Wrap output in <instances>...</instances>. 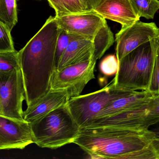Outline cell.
Returning <instances> with one entry per match:
<instances>
[{
	"instance_id": "6da1fadb",
	"label": "cell",
	"mask_w": 159,
	"mask_h": 159,
	"mask_svg": "<svg viewBox=\"0 0 159 159\" xmlns=\"http://www.w3.org/2000/svg\"><path fill=\"white\" fill-rule=\"evenodd\" d=\"M73 143L93 158L159 159V141L149 129L83 128Z\"/></svg>"
},
{
	"instance_id": "7a4b0ae2",
	"label": "cell",
	"mask_w": 159,
	"mask_h": 159,
	"mask_svg": "<svg viewBox=\"0 0 159 159\" xmlns=\"http://www.w3.org/2000/svg\"><path fill=\"white\" fill-rule=\"evenodd\" d=\"M60 28L56 17L50 16L38 32L18 51L27 106L49 90L55 69V54Z\"/></svg>"
},
{
	"instance_id": "3957f363",
	"label": "cell",
	"mask_w": 159,
	"mask_h": 159,
	"mask_svg": "<svg viewBox=\"0 0 159 159\" xmlns=\"http://www.w3.org/2000/svg\"><path fill=\"white\" fill-rule=\"evenodd\" d=\"M30 124L34 143L51 149L73 143L80 129L66 105Z\"/></svg>"
},
{
	"instance_id": "277c9868",
	"label": "cell",
	"mask_w": 159,
	"mask_h": 159,
	"mask_svg": "<svg viewBox=\"0 0 159 159\" xmlns=\"http://www.w3.org/2000/svg\"><path fill=\"white\" fill-rule=\"evenodd\" d=\"M159 37L131 51L119 61V70L114 77L117 87L132 91H146L150 82Z\"/></svg>"
},
{
	"instance_id": "5b68a950",
	"label": "cell",
	"mask_w": 159,
	"mask_h": 159,
	"mask_svg": "<svg viewBox=\"0 0 159 159\" xmlns=\"http://www.w3.org/2000/svg\"><path fill=\"white\" fill-rule=\"evenodd\" d=\"M159 122V95L135 108L113 115L90 119L82 128L99 127L148 129Z\"/></svg>"
},
{
	"instance_id": "8992f818",
	"label": "cell",
	"mask_w": 159,
	"mask_h": 159,
	"mask_svg": "<svg viewBox=\"0 0 159 159\" xmlns=\"http://www.w3.org/2000/svg\"><path fill=\"white\" fill-rule=\"evenodd\" d=\"M132 90L117 87L113 78L100 90L85 95L71 97L66 105L80 129L96 117L104 108L117 98Z\"/></svg>"
},
{
	"instance_id": "52a82bcc",
	"label": "cell",
	"mask_w": 159,
	"mask_h": 159,
	"mask_svg": "<svg viewBox=\"0 0 159 159\" xmlns=\"http://www.w3.org/2000/svg\"><path fill=\"white\" fill-rule=\"evenodd\" d=\"M96 61L92 58L66 66L60 71H54L50 79L49 90L65 91L70 98L80 95L88 83L95 78Z\"/></svg>"
},
{
	"instance_id": "ba28073f",
	"label": "cell",
	"mask_w": 159,
	"mask_h": 159,
	"mask_svg": "<svg viewBox=\"0 0 159 159\" xmlns=\"http://www.w3.org/2000/svg\"><path fill=\"white\" fill-rule=\"evenodd\" d=\"M25 90L21 69L0 73L1 115L23 120Z\"/></svg>"
},
{
	"instance_id": "9c48e42d",
	"label": "cell",
	"mask_w": 159,
	"mask_h": 159,
	"mask_svg": "<svg viewBox=\"0 0 159 159\" xmlns=\"http://www.w3.org/2000/svg\"><path fill=\"white\" fill-rule=\"evenodd\" d=\"M159 37V28L154 22L138 21L132 25L121 27L116 35V56L119 61L139 46Z\"/></svg>"
},
{
	"instance_id": "30bf717a",
	"label": "cell",
	"mask_w": 159,
	"mask_h": 159,
	"mask_svg": "<svg viewBox=\"0 0 159 159\" xmlns=\"http://www.w3.org/2000/svg\"><path fill=\"white\" fill-rule=\"evenodd\" d=\"M32 143L30 123L0 114V150L23 149Z\"/></svg>"
},
{
	"instance_id": "8fae6325",
	"label": "cell",
	"mask_w": 159,
	"mask_h": 159,
	"mask_svg": "<svg viewBox=\"0 0 159 159\" xmlns=\"http://www.w3.org/2000/svg\"><path fill=\"white\" fill-rule=\"evenodd\" d=\"M56 18L60 29L92 41L107 23L105 19L93 11Z\"/></svg>"
},
{
	"instance_id": "7c38bea8",
	"label": "cell",
	"mask_w": 159,
	"mask_h": 159,
	"mask_svg": "<svg viewBox=\"0 0 159 159\" xmlns=\"http://www.w3.org/2000/svg\"><path fill=\"white\" fill-rule=\"evenodd\" d=\"M93 11L105 19L129 26L140 20L135 13L131 0H101Z\"/></svg>"
},
{
	"instance_id": "4fadbf2b",
	"label": "cell",
	"mask_w": 159,
	"mask_h": 159,
	"mask_svg": "<svg viewBox=\"0 0 159 159\" xmlns=\"http://www.w3.org/2000/svg\"><path fill=\"white\" fill-rule=\"evenodd\" d=\"M70 97L64 91L50 90L23 113L24 120L31 123L55 109L67 104Z\"/></svg>"
},
{
	"instance_id": "5bb4252c",
	"label": "cell",
	"mask_w": 159,
	"mask_h": 159,
	"mask_svg": "<svg viewBox=\"0 0 159 159\" xmlns=\"http://www.w3.org/2000/svg\"><path fill=\"white\" fill-rule=\"evenodd\" d=\"M93 41L81 37L71 41L60 59L57 69L59 71L66 66L89 60L93 55Z\"/></svg>"
},
{
	"instance_id": "9a60e30c",
	"label": "cell",
	"mask_w": 159,
	"mask_h": 159,
	"mask_svg": "<svg viewBox=\"0 0 159 159\" xmlns=\"http://www.w3.org/2000/svg\"><path fill=\"white\" fill-rule=\"evenodd\" d=\"M154 96L146 91H131L113 101L93 118L113 115L135 108L150 101Z\"/></svg>"
},
{
	"instance_id": "2e32d148",
	"label": "cell",
	"mask_w": 159,
	"mask_h": 159,
	"mask_svg": "<svg viewBox=\"0 0 159 159\" xmlns=\"http://www.w3.org/2000/svg\"><path fill=\"white\" fill-rule=\"evenodd\" d=\"M55 10L56 17L92 11L82 0H47Z\"/></svg>"
},
{
	"instance_id": "e0dca14e",
	"label": "cell",
	"mask_w": 159,
	"mask_h": 159,
	"mask_svg": "<svg viewBox=\"0 0 159 159\" xmlns=\"http://www.w3.org/2000/svg\"><path fill=\"white\" fill-rule=\"evenodd\" d=\"M114 42V34L106 23L99 30L93 40L94 49L93 58L96 61L101 58Z\"/></svg>"
},
{
	"instance_id": "ac0fdd59",
	"label": "cell",
	"mask_w": 159,
	"mask_h": 159,
	"mask_svg": "<svg viewBox=\"0 0 159 159\" xmlns=\"http://www.w3.org/2000/svg\"><path fill=\"white\" fill-rule=\"evenodd\" d=\"M0 20L12 30L18 22L16 0H0Z\"/></svg>"
},
{
	"instance_id": "d6986e66",
	"label": "cell",
	"mask_w": 159,
	"mask_h": 159,
	"mask_svg": "<svg viewBox=\"0 0 159 159\" xmlns=\"http://www.w3.org/2000/svg\"><path fill=\"white\" fill-rule=\"evenodd\" d=\"M135 13L139 18L153 19L159 9L158 0H131Z\"/></svg>"
},
{
	"instance_id": "ffe728a7",
	"label": "cell",
	"mask_w": 159,
	"mask_h": 159,
	"mask_svg": "<svg viewBox=\"0 0 159 159\" xmlns=\"http://www.w3.org/2000/svg\"><path fill=\"white\" fill-rule=\"evenodd\" d=\"M20 69L18 51L0 52V73H7Z\"/></svg>"
},
{
	"instance_id": "44dd1931",
	"label": "cell",
	"mask_w": 159,
	"mask_h": 159,
	"mask_svg": "<svg viewBox=\"0 0 159 159\" xmlns=\"http://www.w3.org/2000/svg\"><path fill=\"white\" fill-rule=\"evenodd\" d=\"M81 37H83L77 35L70 33L64 30L60 29L59 34L58 37L57 41V46H56L55 70L57 69L61 57L62 56V54L67 48L68 45L70 43L71 41L81 38Z\"/></svg>"
},
{
	"instance_id": "7402d4cb",
	"label": "cell",
	"mask_w": 159,
	"mask_h": 159,
	"mask_svg": "<svg viewBox=\"0 0 159 159\" xmlns=\"http://www.w3.org/2000/svg\"><path fill=\"white\" fill-rule=\"evenodd\" d=\"M146 91L154 96L159 95V44L154 58L150 82Z\"/></svg>"
},
{
	"instance_id": "603a6c76",
	"label": "cell",
	"mask_w": 159,
	"mask_h": 159,
	"mask_svg": "<svg viewBox=\"0 0 159 159\" xmlns=\"http://www.w3.org/2000/svg\"><path fill=\"white\" fill-rule=\"evenodd\" d=\"M100 72L105 76L116 75L119 70V61L116 56L109 55L100 63Z\"/></svg>"
},
{
	"instance_id": "cb8c5ba5",
	"label": "cell",
	"mask_w": 159,
	"mask_h": 159,
	"mask_svg": "<svg viewBox=\"0 0 159 159\" xmlns=\"http://www.w3.org/2000/svg\"><path fill=\"white\" fill-rule=\"evenodd\" d=\"M11 31L7 25L0 20V52L15 50Z\"/></svg>"
},
{
	"instance_id": "d4e9b609",
	"label": "cell",
	"mask_w": 159,
	"mask_h": 159,
	"mask_svg": "<svg viewBox=\"0 0 159 159\" xmlns=\"http://www.w3.org/2000/svg\"><path fill=\"white\" fill-rule=\"evenodd\" d=\"M82 1L91 10L93 11V9L99 4L101 0H82Z\"/></svg>"
},
{
	"instance_id": "484cf974",
	"label": "cell",
	"mask_w": 159,
	"mask_h": 159,
	"mask_svg": "<svg viewBox=\"0 0 159 159\" xmlns=\"http://www.w3.org/2000/svg\"><path fill=\"white\" fill-rule=\"evenodd\" d=\"M149 129L154 133L156 138L159 141V122L150 127Z\"/></svg>"
},
{
	"instance_id": "4316f807",
	"label": "cell",
	"mask_w": 159,
	"mask_h": 159,
	"mask_svg": "<svg viewBox=\"0 0 159 159\" xmlns=\"http://www.w3.org/2000/svg\"><path fill=\"white\" fill-rule=\"evenodd\" d=\"M0 114H1V109H0Z\"/></svg>"
}]
</instances>
